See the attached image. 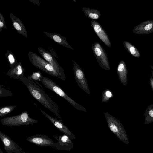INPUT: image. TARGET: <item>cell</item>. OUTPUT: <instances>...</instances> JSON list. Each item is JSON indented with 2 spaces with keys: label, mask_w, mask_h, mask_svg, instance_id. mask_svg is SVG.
<instances>
[{
  "label": "cell",
  "mask_w": 153,
  "mask_h": 153,
  "mask_svg": "<svg viewBox=\"0 0 153 153\" xmlns=\"http://www.w3.org/2000/svg\"><path fill=\"white\" fill-rule=\"evenodd\" d=\"M0 153H3L1 149H0Z\"/></svg>",
  "instance_id": "31"
},
{
  "label": "cell",
  "mask_w": 153,
  "mask_h": 153,
  "mask_svg": "<svg viewBox=\"0 0 153 153\" xmlns=\"http://www.w3.org/2000/svg\"><path fill=\"white\" fill-rule=\"evenodd\" d=\"M25 70L21 62L15 67L9 69L6 74L14 79L20 80L21 78L24 76Z\"/></svg>",
  "instance_id": "18"
},
{
  "label": "cell",
  "mask_w": 153,
  "mask_h": 153,
  "mask_svg": "<svg viewBox=\"0 0 153 153\" xmlns=\"http://www.w3.org/2000/svg\"><path fill=\"white\" fill-rule=\"evenodd\" d=\"M40 81L46 88L54 92L63 98L77 110L85 112H87L86 108L71 98L60 86L48 77L42 76Z\"/></svg>",
  "instance_id": "3"
},
{
  "label": "cell",
  "mask_w": 153,
  "mask_h": 153,
  "mask_svg": "<svg viewBox=\"0 0 153 153\" xmlns=\"http://www.w3.org/2000/svg\"><path fill=\"white\" fill-rule=\"evenodd\" d=\"M151 72L152 73V78H153V71H151Z\"/></svg>",
  "instance_id": "29"
},
{
  "label": "cell",
  "mask_w": 153,
  "mask_h": 153,
  "mask_svg": "<svg viewBox=\"0 0 153 153\" xmlns=\"http://www.w3.org/2000/svg\"><path fill=\"white\" fill-rule=\"evenodd\" d=\"M91 25L95 32L101 40L107 46L111 47V44L109 37L102 26L94 20L91 21Z\"/></svg>",
  "instance_id": "12"
},
{
  "label": "cell",
  "mask_w": 153,
  "mask_h": 153,
  "mask_svg": "<svg viewBox=\"0 0 153 153\" xmlns=\"http://www.w3.org/2000/svg\"><path fill=\"white\" fill-rule=\"evenodd\" d=\"M38 50L44 59L52 66L59 73L66 76L64 70L59 64L53 54L42 47H39Z\"/></svg>",
  "instance_id": "10"
},
{
  "label": "cell",
  "mask_w": 153,
  "mask_h": 153,
  "mask_svg": "<svg viewBox=\"0 0 153 153\" xmlns=\"http://www.w3.org/2000/svg\"><path fill=\"white\" fill-rule=\"evenodd\" d=\"M73 62V70L74 78L79 88L87 94H90L87 79L83 70L79 65L74 60Z\"/></svg>",
  "instance_id": "7"
},
{
  "label": "cell",
  "mask_w": 153,
  "mask_h": 153,
  "mask_svg": "<svg viewBox=\"0 0 153 153\" xmlns=\"http://www.w3.org/2000/svg\"><path fill=\"white\" fill-rule=\"evenodd\" d=\"M10 16L12 20L13 25L17 32L19 34L27 38V30L21 20L12 13H10Z\"/></svg>",
  "instance_id": "16"
},
{
  "label": "cell",
  "mask_w": 153,
  "mask_h": 153,
  "mask_svg": "<svg viewBox=\"0 0 153 153\" xmlns=\"http://www.w3.org/2000/svg\"><path fill=\"white\" fill-rule=\"evenodd\" d=\"M22 153H27V152H26L24 151L22 152Z\"/></svg>",
  "instance_id": "32"
},
{
  "label": "cell",
  "mask_w": 153,
  "mask_h": 153,
  "mask_svg": "<svg viewBox=\"0 0 153 153\" xmlns=\"http://www.w3.org/2000/svg\"><path fill=\"white\" fill-rule=\"evenodd\" d=\"M146 121L149 122L153 121V104L148 106L144 113Z\"/></svg>",
  "instance_id": "22"
},
{
  "label": "cell",
  "mask_w": 153,
  "mask_h": 153,
  "mask_svg": "<svg viewBox=\"0 0 153 153\" xmlns=\"http://www.w3.org/2000/svg\"><path fill=\"white\" fill-rule=\"evenodd\" d=\"M28 57L33 65L39 69L62 80L66 79V76L62 75L47 61L35 53L29 52Z\"/></svg>",
  "instance_id": "2"
},
{
  "label": "cell",
  "mask_w": 153,
  "mask_h": 153,
  "mask_svg": "<svg viewBox=\"0 0 153 153\" xmlns=\"http://www.w3.org/2000/svg\"><path fill=\"white\" fill-rule=\"evenodd\" d=\"M16 107V105H10L0 107V117H3L10 113Z\"/></svg>",
  "instance_id": "23"
},
{
  "label": "cell",
  "mask_w": 153,
  "mask_h": 153,
  "mask_svg": "<svg viewBox=\"0 0 153 153\" xmlns=\"http://www.w3.org/2000/svg\"><path fill=\"white\" fill-rule=\"evenodd\" d=\"M40 111L59 130L64 134L68 135L71 139L76 138L75 136L69 130L67 127L63 123L62 120L54 118L44 111L39 109Z\"/></svg>",
  "instance_id": "11"
},
{
  "label": "cell",
  "mask_w": 153,
  "mask_h": 153,
  "mask_svg": "<svg viewBox=\"0 0 153 153\" xmlns=\"http://www.w3.org/2000/svg\"><path fill=\"white\" fill-rule=\"evenodd\" d=\"M42 76L39 71L33 72L31 75L28 76L27 79L34 81H40Z\"/></svg>",
  "instance_id": "25"
},
{
  "label": "cell",
  "mask_w": 153,
  "mask_h": 153,
  "mask_svg": "<svg viewBox=\"0 0 153 153\" xmlns=\"http://www.w3.org/2000/svg\"><path fill=\"white\" fill-rule=\"evenodd\" d=\"M28 141L39 146H49L55 149L57 145L51 138L46 135L36 134L29 137L26 139Z\"/></svg>",
  "instance_id": "8"
},
{
  "label": "cell",
  "mask_w": 153,
  "mask_h": 153,
  "mask_svg": "<svg viewBox=\"0 0 153 153\" xmlns=\"http://www.w3.org/2000/svg\"><path fill=\"white\" fill-rule=\"evenodd\" d=\"M92 49L99 65L103 69L110 70V67L107 54L100 43H94Z\"/></svg>",
  "instance_id": "5"
},
{
  "label": "cell",
  "mask_w": 153,
  "mask_h": 153,
  "mask_svg": "<svg viewBox=\"0 0 153 153\" xmlns=\"http://www.w3.org/2000/svg\"><path fill=\"white\" fill-rule=\"evenodd\" d=\"M149 83L151 88L153 91V78L151 76H150Z\"/></svg>",
  "instance_id": "28"
},
{
  "label": "cell",
  "mask_w": 153,
  "mask_h": 153,
  "mask_svg": "<svg viewBox=\"0 0 153 153\" xmlns=\"http://www.w3.org/2000/svg\"><path fill=\"white\" fill-rule=\"evenodd\" d=\"M0 122L4 125L12 127L33 125L37 123L38 120L30 117L27 111H25L19 114L2 119Z\"/></svg>",
  "instance_id": "4"
},
{
  "label": "cell",
  "mask_w": 153,
  "mask_h": 153,
  "mask_svg": "<svg viewBox=\"0 0 153 153\" xmlns=\"http://www.w3.org/2000/svg\"><path fill=\"white\" fill-rule=\"evenodd\" d=\"M82 11L85 15L89 18L92 20H96L101 16L100 12L97 9L83 7Z\"/></svg>",
  "instance_id": "19"
},
{
  "label": "cell",
  "mask_w": 153,
  "mask_h": 153,
  "mask_svg": "<svg viewBox=\"0 0 153 153\" xmlns=\"http://www.w3.org/2000/svg\"><path fill=\"white\" fill-rule=\"evenodd\" d=\"M123 44L127 51L133 56L137 58L140 57V54L139 50L131 43L128 41H124Z\"/></svg>",
  "instance_id": "20"
},
{
  "label": "cell",
  "mask_w": 153,
  "mask_h": 153,
  "mask_svg": "<svg viewBox=\"0 0 153 153\" xmlns=\"http://www.w3.org/2000/svg\"><path fill=\"white\" fill-rule=\"evenodd\" d=\"M20 81L26 86L34 98L59 119L62 120L58 105L33 80L29 79L24 76L21 78Z\"/></svg>",
  "instance_id": "1"
},
{
  "label": "cell",
  "mask_w": 153,
  "mask_h": 153,
  "mask_svg": "<svg viewBox=\"0 0 153 153\" xmlns=\"http://www.w3.org/2000/svg\"><path fill=\"white\" fill-rule=\"evenodd\" d=\"M113 96V94L111 91L109 89H105L102 92L101 96L102 101L103 102H107Z\"/></svg>",
  "instance_id": "24"
},
{
  "label": "cell",
  "mask_w": 153,
  "mask_h": 153,
  "mask_svg": "<svg viewBox=\"0 0 153 153\" xmlns=\"http://www.w3.org/2000/svg\"><path fill=\"white\" fill-rule=\"evenodd\" d=\"M134 33L141 35L147 34L153 32V20H147L141 22L133 30Z\"/></svg>",
  "instance_id": "13"
},
{
  "label": "cell",
  "mask_w": 153,
  "mask_h": 153,
  "mask_svg": "<svg viewBox=\"0 0 153 153\" xmlns=\"http://www.w3.org/2000/svg\"><path fill=\"white\" fill-rule=\"evenodd\" d=\"M104 114L110 130L117 137L122 140L124 137L123 129L120 121L107 112H104Z\"/></svg>",
  "instance_id": "6"
},
{
  "label": "cell",
  "mask_w": 153,
  "mask_h": 153,
  "mask_svg": "<svg viewBox=\"0 0 153 153\" xmlns=\"http://www.w3.org/2000/svg\"><path fill=\"white\" fill-rule=\"evenodd\" d=\"M0 97L8 96L12 95V93L0 87Z\"/></svg>",
  "instance_id": "27"
},
{
  "label": "cell",
  "mask_w": 153,
  "mask_h": 153,
  "mask_svg": "<svg viewBox=\"0 0 153 153\" xmlns=\"http://www.w3.org/2000/svg\"><path fill=\"white\" fill-rule=\"evenodd\" d=\"M58 142L55 149L58 150L69 151L74 147V144L71 140L67 135L64 134L59 136L57 138Z\"/></svg>",
  "instance_id": "14"
},
{
  "label": "cell",
  "mask_w": 153,
  "mask_h": 153,
  "mask_svg": "<svg viewBox=\"0 0 153 153\" xmlns=\"http://www.w3.org/2000/svg\"><path fill=\"white\" fill-rule=\"evenodd\" d=\"M150 67L151 68H152V69L153 70V65L152 66V65L150 66Z\"/></svg>",
  "instance_id": "30"
},
{
  "label": "cell",
  "mask_w": 153,
  "mask_h": 153,
  "mask_svg": "<svg viewBox=\"0 0 153 153\" xmlns=\"http://www.w3.org/2000/svg\"><path fill=\"white\" fill-rule=\"evenodd\" d=\"M5 55L7 59L10 67L12 68L17 65L18 63L13 52L7 50Z\"/></svg>",
  "instance_id": "21"
},
{
  "label": "cell",
  "mask_w": 153,
  "mask_h": 153,
  "mask_svg": "<svg viewBox=\"0 0 153 153\" xmlns=\"http://www.w3.org/2000/svg\"><path fill=\"white\" fill-rule=\"evenodd\" d=\"M44 33L50 39L60 45L73 50V48L67 42L65 37L56 33H51L45 31H44Z\"/></svg>",
  "instance_id": "17"
},
{
  "label": "cell",
  "mask_w": 153,
  "mask_h": 153,
  "mask_svg": "<svg viewBox=\"0 0 153 153\" xmlns=\"http://www.w3.org/2000/svg\"><path fill=\"white\" fill-rule=\"evenodd\" d=\"M117 72L121 83L123 85L126 86L128 83V69L123 60H121L119 63L117 67Z\"/></svg>",
  "instance_id": "15"
},
{
  "label": "cell",
  "mask_w": 153,
  "mask_h": 153,
  "mask_svg": "<svg viewBox=\"0 0 153 153\" xmlns=\"http://www.w3.org/2000/svg\"><path fill=\"white\" fill-rule=\"evenodd\" d=\"M3 28L7 29L5 20L4 16L1 13H0V31L1 32Z\"/></svg>",
  "instance_id": "26"
},
{
  "label": "cell",
  "mask_w": 153,
  "mask_h": 153,
  "mask_svg": "<svg viewBox=\"0 0 153 153\" xmlns=\"http://www.w3.org/2000/svg\"><path fill=\"white\" fill-rule=\"evenodd\" d=\"M0 138L4 145V149L7 153H22V148L10 137L0 131Z\"/></svg>",
  "instance_id": "9"
}]
</instances>
